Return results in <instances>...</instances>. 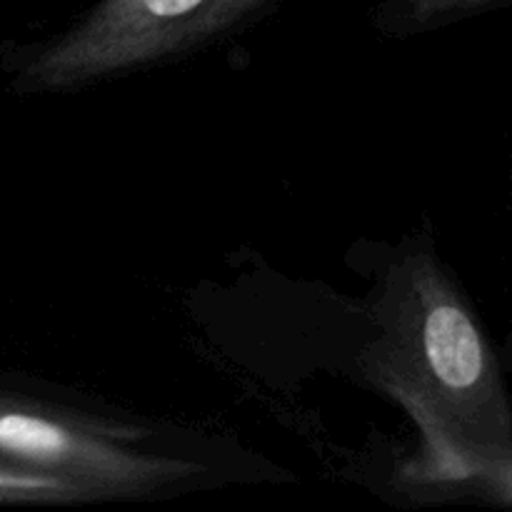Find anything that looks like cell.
I'll list each match as a JSON object with an SVG mask.
<instances>
[{
	"instance_id": "cell-1",
	"label": "cell",
	"mask_w": 512,
	"mask_h": 512,
	"mask_svg": "<svg viewBox=\"0 0 512 512\" xmlns=\"http://www.w3.org/2000/svg\"><path fill=\"white\" fill-rule=\"evenodd\" d=\"M388 368L453 478L490 475L495 460L510 465L503 375L475 315L428 255L400 268Z\"/></svg>"
},
{
	"instance_id": "cell-2",
	"label": "cell",
	"mask_w": 512,
	"mask_h": 512,
	"mask_svg": "<svg viewBox=\"0 0 512 512\" xmlns=\"http://www.w3.org/2000/svg\"><path fill=\"white\" fill-rule=\"evenodd\" d=\"M288 0H98L53 38L13 55L25 95L80 93L168 68L245 33Z\"/></svg>"
},
{
	"instance_id": "cell-3",
	"label": "cell",
	"mask_w": 512,
	"mask_h": 512,
	"mask_svg": "<svg viewBox=\"0 0 512 512\" xmlns=\"http://www.w3.org/2000/svg\"><path fill=\"white\" fill-rule=\"evenodd\" d=\"M0 455L63 478L83 498L155 493L198 470L193 463L135 450L133 433L10 398H0Z\"/></svg>"
},
{
	"instance_id": "cell-4",
	"label": "cell",
	"mask_w": 512,
	"mask_h": 512,
	"mask_svg": "<svg viewBox=\"0 0 512 512\" xmlns=\"http://www.w3.org/2000/svg\"><path fill=\"white\" fill-rule=\"evenodd\" d=\"M503 3L508 0H383L375 8L373 23L390 38H410L488 13Z\"/></svg>"
},
{
	"instance_id": "cell-5",
	"label": "cell",
	"mask_w": 512,
	"mask_h": 512,
	"mask_svg": "<svg viewBox=\"0 0 512 512\" xmlns=\"http://www.w3.org/2000/svg\"><path fill=\"white\" fill-rule=\"evenodd\" d=\"M83 495L63 478L35 470L18 460H0V503L10 500H78Z\"/></svg>"
}]
</instances>
